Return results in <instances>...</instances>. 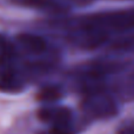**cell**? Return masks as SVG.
<instances>
[{
  "instance_id": "4",
  "label": "cell",
  "mask_w": 134,
  "mask_h": 134,
  "mask_svg": "<svg viewBox=\"0 0 134 134\" xmlns=\"http://www.w3.org/2000/svg\"><path fill=\"white\" fill-rule=\"evenodd\" d=\"M8 1L15 6L55 16L66 15L71 9V6L67 5L64 0H8Z\"/></svg>"
},
{
  "instance_id": "7",
  "label": "cell",
  "mask_w": 134,
  "mask_h": 134,
  "mask_svg": "<svg viewBox=\"0 0 134 134\" xmlns=\"http://www.w3.org/2000/svg\"><path fill=\"white\" fill-rule=\"evenodd\" d=\"M67 5L69 6H79V7H82V6H87L92 2V0H64Z\"/></svg>"
},
{
  "instance_id": "3",
  "label": "cell",
  "mask_w": 134,
  "mask_h": 134,
  "mask_svg": "<svg viewBox=\"0 0 134 134\" xmlns=\"http://www.w3.org/2000/svg\"><path fill=\"white\" fill-rule=\"evenodd\" d=\"M80 108L88 120H108L119 113L118 98L106 88H98L83 93Z\"/></svg>"
},
{
  "instance_id": "1",
  "label": "cell",
  "mask_w": 134,
  "mask_h": 134,
  "mask_svg": "<svg viewBox=\"0 0 134 134\" xmlns=\"http://www.w3.org/2000/svg\"><path fill=\"white\" fill-rule=\"evenodd\" d=\"M51 27L68 45L98 49L119 38L134 34V8L112 9L52 21Z\"/></svg>"
},
{
  "instance_id": "2",
  "label": "cell",
  "mask_w": 134,
  "mask_h": 134,
  "mask_svg": "<svg viewBox=\"0 0 134 134\" xmlns=\"http://www.w3.org/2000/svg\"><path fill=\"white\" fill-rule=\"evenodd\" d=\"M34 80L32 69L14 39L0 33V92L16 94Z\"/></svg>"
},
{
  "instance_id": "5",
  "label": "cell",
  "mask_w": 134,
  "mask_h": 134,
  "mask_svg": "<svg viewBox=\"0 0 134 134\" xmlns=\"http://www.w3.org/2000/svg\"><path fill=\"white\" fill-rule=\"evenodd\" d=\"M64 95V90L60 85H47L41 88L38 94V99L45 104H54Z\"/></svg>"
},
{
  "instance_id": "6",
  "label": "cell",
  "mask_w": 134,
  "mask_h": 134,
  "mask_svg": "<svg viewBox=\"0 0 134 134\" xmlns=\"http://www.w3.org/2000/svg\"><path fill=\"white\" fill-rule=\"evenodd\" d=\"M116 134H134V122L126 124L118 130Z\"/></svg>"
}]
</instances>
